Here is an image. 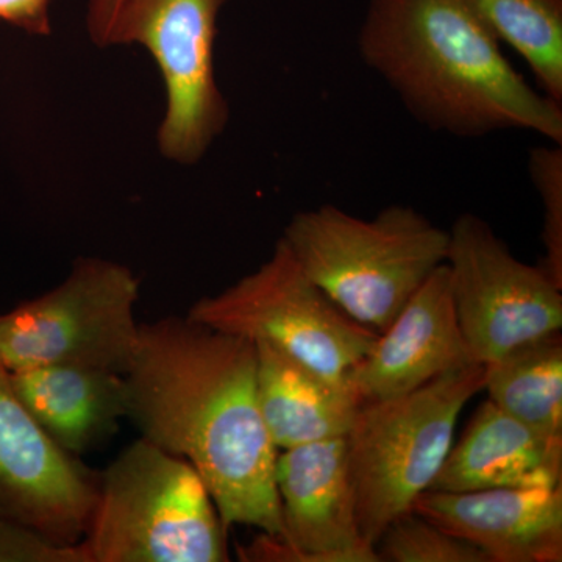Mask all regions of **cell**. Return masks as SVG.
I'll use <instances>...</instances> for the list:
<instances>
[{
	"instance_id": "cell-23",
	"label": "cell",
	"mask_w": 562,
	"mask_h": 562,
	"mask_svg": "<svg viewBox=\"0 0 562 562\" xmlns=\"http://www.w3.org/2000/svg\"><path fill=\"white\" fill-rule=\"evenodd\" d=\"M125 0H88L87 29L92 43L111 47Z\"/></svg>"
},
{
	"instance_id": "cell-17",
	"label": "cell",
	"mask_w": 562,
	"mask_h": 562,
	"mask_svg": "<svg viewBox=\"0 0 562 562\" xmlns=\"http://www.w3.org/2000/svg\"><path fill=\"white\" fill-rule=\"evenodd\" d=\"M483 366L487 401L532 431L562 441L561 331Z\"/></svg>"
},
{
	"instance_id": "cell-21",
	"label": "cell",
	"mask_w": 562,
	"mask_h": 562,
	"mask_svg": "<svg viewBox=\"0 0 562 562\" xmlns=\"http://www.w3.org/2000/svg\"><path fill=\"white\" fill-rule=\"evenodd\" d=\"M0 562H90L81 542L50 541L25 525L0 519Z\"/></svg>"
},
{
	"instance_id": "cell-15",
	"label": "cell",
	"mask_w": 562,
	"mask_h": 562,
	"mask_svg": "<svg viewBox=\"0 0 562 562\" xmlns=\"http://www.w3.org/2000/svg\"><path fill=\"white\" fill-rule=\"evenodd\" d=\"M562 486V441L520 424L491 401L472 416L428 491Z\"/></svg>"
},
{
	"instance_id": "cell-10",
	"label": "cell",
	"mask_w": 562,
	"mask_h": 562,
	"mask_svg": "<svg viewBox=\"0 0 562 562\" xmlns=\"http://www.w3.org/2000/svg\"><path fill=\"white\" fill-rule=\"evenodd\" d=\"M276 486L283 535L261 532L243 561L380 562L358 522L347 436L279 450Z\"/></svg>"
},
{
	"instance_id": "cell-14",
	"label": "cell",
	"mask_w": 562,
	"mask_h": 562,
	"mask_svg": "<svg viewBox=\"0 0 562 562\" xmlns=\"http://www.w3.org/2000/svg\"><path fill=\"white\" fill-rule=\"evenodd\" d=\"M11 384L41 430L66 453L98 449L127 419L122 373L76 364H46L10 372Z\"/></svg>"
},
{
	"instance_id": "cell-13",
	"label": "cell",
	"mask_w": 562,
	"mask_h": 562,
	"mask_svg": "<svg viewBox=\"0 0 562 562\" xmlns=\"http://www.w3.org/2000/svg\"><path fill=\"white\" fill-rule=\"evenodd\" d=\"M413 512L471 542L491 562L562 561V486L425 491Z\"/></svg>"
},
{
	"instance_id": "cell-2",
	"label": "cell",
	"mask_w": 562,
	"mask_h": 562,
	"mask_svg": "<svg viewBox=\"0 0 562 562\" xmlns=\"http://www.w3.org/2000/svg\"><path fill=\"white\" fill-rule=\"evenodd\" d=\"M358 49L430 131H525L562 144V103L517 72L464 0H369Z\"/></svg>"
},
{
	"instance_id": "cell-1",
	"label": "cell",
	"mask_w": 562,
	"mask_h": 562,
	"mask_svg": "<svg viewBox=\"0 0 562 562\" xmlns=\"http://www.w3.org/2000/svg\"><path fill=\"white\" fill-rule=\"evenodd\" d=\"M140 438L190 462L224 527L283 535L273 446L257 394L255 342L191 319L140 324L125 372Z\"/></svg>"
},
{
	"instance_id": "cell-12",
	"label": "cell",
	"mask_w": 562,
	"mask_h": 562,
	"mask_svg": "<svg viewBox=\"0 0 562 562\" xmlns=\"http://www.w3.org/2000/svg\"><path fill=\"white\" fill-rule=\"evenodd\" d=\"M479 364L454 313L446 262L414 292L350 376L361 402L408 394L454 369Z\"/></svg>"
},
{
	"instance_id": "cell-8",
	"label": "cell",
	"mask_w": 562,
	"mask_h": 562,
	"mask_svg": "<svg viewBox=\"0 0 562 562\" xmlns=\"http://www.w3.org/2000/svg\"><path fill=\"white\" fill-rule=\"evenodd\" d=\"M227 0H125L113 46L138 44L160 69L166 91L158 149L194 166L231 120L214 68L217 21Z\"/></svg>"
},
{
	"instance_id": "cell-3",
	"label": "cell",
	"mask_w": 562,
	"mask_h": 562,
	"mask_svg": "<svg viewBox=\"0 0 562 562\" xmlns=\"http://www.w3.org/2000/svg\"><path fill=\"white\" fill-rule=\"evenodd\" d=\"M281 239L314 284L376 333L390 327L449 250V231L406 205L362 220L328 203L294 214Z\"/></svg>"
},
{
	"instance_id": "cell-22",
	"label": "cell",
	"mask_w": 562,
	"mask_h": 562,
	"mask_svg": "<svg viewBox=\"0 0 562 562\" xmlns=\"http://www.w3.org/2000/svg\"><path fill=\"white\" fill-rule=\"evenodd\" d=\"M52 2L54 0H0V22L29 35L49 36Z\"/></svg>"
},
{
	"instance_id": "cell-16",
	"label": "cell",
	"mask_w": 562,
	"mask_h": 562,
	"mask_svg": "<svg viewBox=\"0 0 562 562\" xmlns=\"http://www.w3.org/2000/svg\"><path fill=\"white\" fill-rule=\"evenodd\" d=\"M257 349V394L277 450L349 435L361 398L266 342Z\"/></svg>"
},
{
	"instance_id": "cell-7",
	"label": "cell",
	"mask_w": 562,
	"mask_h": 562,
	"mask_svg": "<svg viewBox=\"0 0 562 562\" xmlns=\"http://www.w3.org/2000/svg\"><path fill=\"white\" fill-rule=\"evenodd\" d=\"M138 297L131 268L79 258L54 290L0 314V362L10 372L76 364L125 375L138 344Z\"/></svg>"
},
{
	"instance_id": "cell-5",
	"label": "cell",
	"mask_w": 562,
	"mask_h": 562,
	"mask_svg": "<svg viewBox=\"0 0 562 562\" xmlns=\"http://www.w3.org/2000/svg\"><path fill=\"white\" fill-rule=\"evenodd\" d=\"M483 383L484 366L471 364L401 397L361 403L347 447L358 522L371 546L430 490L452 449L462 409Z\"/></svg>"
},
{
	"instance_id": "cell-19",
	"label": "cell",
	"mask_w": 562,
	"mask_h": 562,
	"mask_svg": "<svg viewBox=\"0 0 562 562\" xmlns=\"http://www.w3.org/2000/svg\"><path fill=\"white\" fill-rule=\"evenodd\" d=\"M380 561L491 562L471 542L450 535L416 512L403 514L375 543Z\"/></svg>"
},
{
	"instance_id": "cell-6",
	"label": "cell",
	"mask_w": 562,
	"mask_h": 562,
	"mask_svg": "<svg viewBox=\"0 0 562 562\" xmlns=\"http://www.w3.org/2000/svg\"><path fill=\"white\" fill-rule=\"evenodd\" d=\"M188 316L251 342L271 344L347 387L380 335L347 316L314 284L281 238L257 271L195 302Z\"/></svg>"
},
{
	"instance_id": "cell-11",
	"label": "cell",
	"mask_w": 562,
	"mask_h": 562,
	"mask_svg": "<svg viewBox=\"0 0 562 562\" xmlns=\"http://www.w3.org/2000/svg\"><path fill=\"white\" fill-rule=\"evenodd\" d=\"M98 484V472L41 430L0 362V519L74 546L87 535Z\"/></svg>"
},
{
	"instance_id": "cell-20",
	"label": "cell",
	"mask_w": 562,
	"mask_h": 562,
	"mask_svg": "<svg viewBox=\"0 0 562 562\" xmlns=\"http://www.w3.org/2000/svg\"><path fill=\"white\" fill-rule=\"evenodd\" d=\"M562 144L535 147L528 172L542 205L543 258L539 266L562 288Z\"/></svg>"
},
{
	"instance_id": "cell-4",
	"label": "cell",
	"mask_w": 562,
	"mask_h": 562,
	"mask_svg": "<svg viewBox=\"0 0 562 562\" xmlns=\"http://www.w3.org/2000/svg\"><path fill=\"white\" fill-rule=\"evenodd\" d=\"M225 532L190 462L139 438L99 473L81 546L90 562H224Z\"/></svg>"
},
{
	"instance_id": "cell-18",
	"label": "cell",
	"mask_w": 562,
	"mask_h": 562,
	"mask_svg": "<svg viewBox=\"0 0 562 562\" xmlns=\"http://www.w3.org/2000/svg\"><path fill=\"white\" fill-rule=\"evenodd\" d=\"M498 43L527 63L543 94L562 103V0H464Z\"/></svg>"
},
{
	"instance_id": "cell-9",
	"label": "cell",
	"mask_w": 562,
	"mask_h": 562,
	"mask_svg": "<svg viewBox=\"0 0 562 562\" xmlns=\"http://www.w3.org/2000/svg\"><path fill=\"white\" fill-rule=\"evenodd\" d=\"M446 265L458 324L479 364L562 330V288L541 266L514 257L483 217H457Z\"/></svg>"
}]
</instances>
